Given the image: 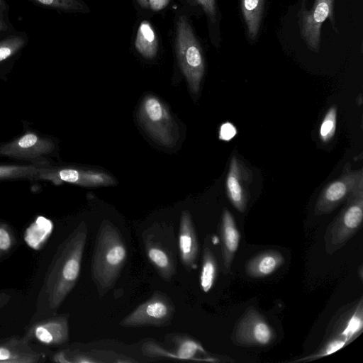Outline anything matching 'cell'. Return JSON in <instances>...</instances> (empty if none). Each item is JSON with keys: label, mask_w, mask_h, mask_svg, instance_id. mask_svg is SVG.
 Wrapping results in <instances>:
<instances>
[{"label": "cell", "mask_w": 363, "mask_h": 363, "mask_svg": "<svg viewBox=\"0 0 363 363\" xmlns=\"http://www.w3.org/2000/svg\"><path fill=\"white\" fill-rule=\"evenodd\" d=\"M87 231L84 223L79 224L61 243L52 261L44 284L52 309L61 306L77 281Z\"/></svg>", "instance_id": "cell-1"}, {"label": "cell", "mask_w": 363, "mask_h": 363, "mask_svg": "<svg viewBox=\"0 0 363 363\" xmlns=\"http://www.w3.org/2000/svg\"><path fill=\"white\" fill-rule=\"evenodd\" d=\"M127 258L125 244L118 230L109 221L97 233L91 272L99 294L103 296L115 284Z\"/></svg>", "instance_id": "cell-2"}, {"label": "cell", "mask_w": 363, "mask_h": 363, "mask_svg": "<svg viewBox=\"0 0 363 363\" xmlns=\"http://www.w3.org/2000/svg\"><path fill=\"white\" fill-rule=\"evenodd\" d=\"M175 50L179 67L191 91L198 94L205 72V61L201 45L186 15L177 18Z\"/></svg>", "instance_id": "cell-3"}, {"label": "cell", "mask_w": 363, "mask_h": 363, "mask_svg": "<svg viewBox=\"0 0 363 363\" xmlns=\"http://www.w3.org/2000/svg\"><path fill=\"white\" fill-rule=\"evenodd\" d=\"M138 119L159 144L172 147L179 139L178 127L167 106L157 97L147 95L141 102Z\"/></svg>", "instance_id": "cell-4"}, {"label": "cell", "mask_w": 363, "mask_h": 363, "mask_svg": "<svg viewBox=\"0 0 363 363\" xmlns=\"http://www.w3.org/2000/svg\"><path fill=\"white\" fill-rule=\"evenodd\" d=\"M362 183V168L357 170L345 168L342 174L327 184L320 192L315 206V215L320 216L333 211Z\"/></svg>", "instance_id": "cell-5"}, {"label": "cell", "mask_w": 363, "mask_h": 363, "mask_svg": "<svg viewBox=\"0 0 363 363\" xmlns=\"http://www.w3.org/2000/svg\"><path fill=\"white\" fill-rule=\"evenodd\" d=\"M363 218V183L348 196L346 205L333 223L330 234V244H344L359 228Z\"/></svg>", "instance_id": "cell-6"}, {"label": "cell", "mask_w": 363, "mask_h": 363, "mask_svg": "<svg viewBox=\"0 0 363 363\" xmlns=\"http://www.w3.org/2000/svg\"><path fill=\"white\" fill-rule=\"evenodd\" d=\"M174 313V306L170 299L156 292L125 316L120 325L125 327L165 325L170 323Z\"/></svg>", "instance_id": "cell-7"}, {"label": "cell", "mask_w": 363, "mask_h": 363, "mask_svg": "<svg viewBox=\"0 0 363 363\" xmlns=\"http://www.w3.org/2000/svg\"><path fill=\"white\" fill-rule=\"evenodd\" d=\"M333 5L334 0H315L310 11L303 6L298 12V22L301 37L313 52H317L320 50L323 23L328 18L333 21Z\"/></svg>", "instance_id": "cell-8"}, {"label": "cell", "mask_w": 363, "mask_h": 363, "mask_svg": "<svg viewBox=\"0 0 363 363\" xmlns=\"http://www.w3.org/2000/svg\"><path fill=\"white\" fill-rule=\"evenodd\" d=\"M38 179L50 181L55 184L67 182L87 187L110 186L116 183L115 179L107 173L72 167H50L49 169L40 174Z\"/></svg>", "instance_id": "cell-9"}, {"label": "cell", "mask_w": 363, "mask_h": 363, "mask_svg": "<svg viewBox=\"0 0 363 363\" xmlns=\"http://www.w3.org/2000/svg\"><path fill=\"white\" fill-rule=\"evenodd\" d=\"M252 180L251 170L236 156H233L226 177L225 189L230 201L240 212L246 209Z\"/></svg>", "instance_id": "cell-10"}, {"label": "cell", "mask_w": 363, "mask_h": 363, "mask_svg": "<svg viewBox=\"0 0 363 363\" xmlns=\"http://www.w3.org/2000/svg\"><path fill=\"white\" fill-rule=\"evenodd\" d=\"M274 332L257 311L249 309L240 320L235 332V340L241 345L264 346L274 338Z\"/></svg>", "instance_id": "cell-11"}, {"label": "cell", "mask_w": 363, "mask_h": 363, "mask_svg": "<svg viewBox=\"0 0 363 363\" xmlns=\"http://www.w3.org/2000/svg\"><path fill=\"white\" fill-rule=\"evenodd\" d=\"M54 143L34 133H26L15 140L0 145V155L16 159L33 160L51 153Z\"/></svg>", "instance_id": "cell-12"}, {"label": "cell", "mask_w": 363, "mask_h": 363, "mask_svg": "<svg viewBox=\"0 0 363 363\" xmlns=\"http://www.w3.org/2000/svg\"><path fill=\"white\" fill-rule=\"evenodd\" d=\"M23 337L46 345H61L69 339L67 316L60 315L37 321L30 326Z\"/></svg>", "instance_id": "cell-13"}, {"label": "cell", "mask_w": 363, "mask_h": 363, "mask_svg": "<svg viewBox=\"0 0 363 363\" xmlns=\"http://www.w3.org/2000/svg\"><path fill=\"white\" fill-rule=\"evenodd\" d=\"M43 354L24 337H11L0 343V363H37Z\"/></svg>", "instance_id": "cell-14"}, {"label": "cell", "mask_w": 363, "mask_h": 363, "mask_svg": "<svg viewBox=\"0 0 363 363\" xmlns=\"http://www.w3.org/2000/svg\"><path fill=\"white\" fill-rule=\"evenodd\" d=\"M179 248L183 264L186 268H193L198 256L199 245L191 216L187 211H184L181 216Z\"/></svg>", "instance_id": "cell-15"}, {"label": "cell", "mask_w": 363, "mask_h": 363, "mask_svg": "<svg viewBox=\"0 0 363 363\" xmlns=\"http://www.w3.org/2000/svg\"><path fill=\"white\" fill-rule=\"evenodd\" d=\"M221 236L224 268L228 273L240 242L239 232L233 217L228 209H224L222 215Z\"/></svg>", "instance_id": "cell-16"}, {"label": "cell", "mask_w": 363, "mask_h": 363, "mask_svg": "<svg viewBox=\"0 0 363 363\" xmlns=\"http://www.w3.org/2000/svg\"><path fill=\"white\" fill-rule=\"evenodd\" d=\"M284 262V258L279 252L265 251L250 259L245 270L249 277L263 278L274 272Z\"/></svg>", "instance_id": "cell-17"}, {"label": "cell", "mask_w": 363, "mask_h": 363, "mask_svg": "<svg viewBox=\"0 0 363 363\" xmlns=\"http://www.w3.org/2000/svg\"><path fill=\"white\" fill-rule=\"evenodd\" d=\"M137 52L144 58L152 60L158 52V39L155 30L148 21H143L137 30L134 42Z\"/></svg>", "instance_id": "cell-18"}, {"label": "cell", "mask_w": 363, "mask_h": 363, "mask_svg": "<svg viewBox=\"0 0 363 363\" xmlns=\"http://www.w3.org/2000/svg\"><path fill=\"white\" fill-rule=\"evenodd\" d=\"M265 0H241V11L249 38L255 40L258 35L264 12Z\"/></svg>", "instance_id": "cell-19"}, {"label": "cell", "mask_w": 363, "mask_h": 363, "mask_svg": "<svg viewBox=\"0 0 363 363\" xmlns=\"http://www.w3.org/2000/svg\"><path fill=\"white\" fill-rule=\"evenodd\" d=\"M45 164L0 165V180L15 179H38L39 176L49 169Z\"/></svg>", "instance_id": "cell-20"}, {"label": "cell", "mask_w": 363, "mask_h": 363, "mask_svg": "<svg viewBox=\"0 0 363 363\" xmlns=\"http://www.w3.org/2000/svg\"><path fill=\"white\" fill-rule=\"evenodd\" d=\"M146 252L150 261L156 267L161 277L169 281L174 272L173 261L167 250L152 242H146Z\"/></svg>", "instance_id": "cell-21"}, {"label": "cell", "mask_w": 363, "mask_h": 363, "mask_svg": "<svg viewBox=\"0 0 363 363\" xmlns=\"http://www.w3.org/2000/svg\"><path fill=\"white\" fill-rule=\"evenodd\" d=\"M217 273L216 259L208 247L203 250L202 269L200 276L201 286L204 292H208L213 286Z\"/></svg>", "instance_id": "cell-22"}, {"label": "cell", "mask_w": 363, "mask_h": 363, "mask_svg": "<svg viewBox=\"0 0 363 363\" xmlns=\"http://www.w3.org/2000/svg\"><path fill=\"white\" fill-rule=\"evenodd\" d=\"M362 301L359 303L354 313L348 320L340 336L352 341L362 331L363 328Z\"/></svg>", "instance_id": "cell-23"}, {"label": "cell", "mask_w": 363, "mask_h": 363, "mask_svg": "<svg viewBox=\"0 0 363 363\" xmlns=\"http://www.w3.org/2000/svg\"><path fill=\"white\" fill-rule=\"evenodd\" d=\"M16 245V237L11 227L0 221V259L9 255Z\"/></svg>", "instance_id": "cell-24"}, {"label": "cell", "mask_w": 363, "mask_h": 363, "mask_svg": "<svg viewBox=\"0 0 363 363\" xmlns=\"http://www.w3.org/2000/svg\"><path fill=\"white\" fill-rule=\"evenodd\" d=\"M337 123V108L330 107L325 113L320 128V138L327 143L334 136Z\"/></svg>", "instance_id": "cell-25"}, {"label": "cell", "mask_w": 363, "mask_h": 363, "mask_svg": "<svg viewBox=\"0 0 363 363\" xmlns=\"http://www.w3.org/2000/svg\"><path fill=\"white\" fill-rule=\"evenodd\" d=\"M41 4L52 6L59 9L87 13L89 11V7L80 0H36Z\"/></svg>", "instance_id": "cell-26"}, {"label": "cell", "mask_w": 363, "mask_h": 363, "mask_svg": "<svg viewBox=\"0 0 363 363\" xmlns=\"http://www.w3.org/2000/svg\"><path fill=\"white\" fill-rule=\"evenodd\" d=\"M350 341L346 340L342 337H340L335 339H333L328 342L320 350L318 351V353L308 356L307 357L301 359L297 360L298 361H304V360H313L315 359H318L323 357H325L331 354L332 353L339 350L342 347H343L345 345L349 343Z\"/></svg>", "instance_id": "cell-27"}, {"label": "cell", "mask_w": 363, "mask_h": 363, "mask_svg": "<svg viewBox=\"0 0 363 363\" xmlns=\"http://www.w3.org/2000/svg\"><path fill=\"white\" fill-rule=\"evenodd\" d=\"M196 4H199L208 20L211 23L214 24L217 21V6L216 0H194Z\"/></svg>", "instance_id": "cell-28"}, {"label": "cell", "mask_w": 363, "mask_h": 363, "mask_svg": "<svg viewBox=\"0 0 363 363\" xmlns=\"http://www.w3.org/2000/svg\"><path fill=\"white\" fill-rule=\"evenodd\" d=\"M235 127L229 122L223 123L219 130V139L224 141L230 140L236 135Z\"/></svg>", "instance_id": "cell-29"}, {"label": "cell", "mask_w": 363, "mask_h": 363, "mask_svg": "<svg viewBox=\"0 0 363 363\" xmlns=\"http://www.w3.org/2000/svg\"><path fill=\"white\" fill-rule=\"evenodd\" d=\"M148 7L153 11L164 9L169 4L170 0H147Z\"/></svg>", "instance_id": "cell-30"}, {"label": "cell", "mask_w": 363, "mask_h": 363, "mask_svg": "<svg viewBox=\"0 0 363 363\" xmlns=\"http://www.w3.org/2000/svg\"><path fill=\"white\" fill-rule=\"evenodd\" d=\"M11 54V50L7 47L0 48V62L9 57Z\"/></svg>", "instance_id": "cell-31"}, {"label": "cell", "mask_w": 363, "mask_h": 363, "mask_svg": "<svg viewBox=\"0 0 363 363\" xmlns=\"http://www.w3.org/2000/svg\"><path fill=\"white\" fill-rule=\"evenodd\" d=\"M138 4L142 7L143 9H148V4L147 0H136Z\"/></svg>", "instance_id": "cell-32"}, {"label": "cell", "mask_w": 363, "mask_h": 363, "mask_svg": "<svg viewBox=\"0 0 363 363\" xmlns=\"http://www.w3.org/2000/svg\"><path fill=\"white\" fill-rule=\"evenodd\" d=\"M6 295L0 294V307L6 303Z\"/></svg>", "instance_id": "cell-33"}, {"label": "cell", "mask_w": 363, "mask_h": 363, "mask_svg": "<svg viewBox=\"0 0 363 363\" xmlns=\"http://www.w3.org/2000/svg\"><path fill=\"white\" fill-rule=\"evenodd\" d=\"M184 1L187 4H189L191 7H194L197 5L194 0H184Z\"/></svg>", "instance_id": "cell-34"}]
</instances>
